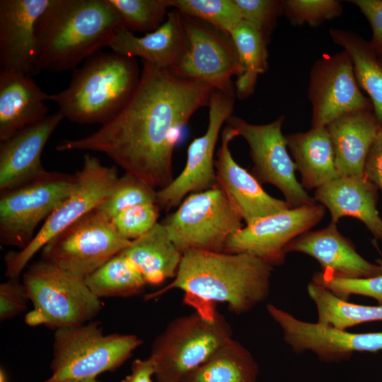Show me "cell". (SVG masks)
Wrapping results in <instances>:
<instances>
[{
	"mask_svg": "<svg viewBox=\"0 0 382 382\" xmlns=\"http://www.w3.org/2000/svg\"><path fill=\"white\" fill-rule=\"evenodd\" d=\"M378 187L365 175L340 176L316 189L313 199L330 213L331 223L344 216L361 221L376 239L382 240V219L377 210Z\"/></svg>",
	"mask_w": 382,
	"mask_h": 382,
	"instance_id": "cell-23",
	"label": "cell"
},
{
	"mask_svg": "<svg viewBox=\"0 0 382 382\" xmlns=\"http://www.w3.org/2000/svg\"><path fill=\"white\" fill-rule=\"evenodd\" d=\"M285 137L296 168L300 173L301 184L306 190L317 189L340 177L326 127H311L305 132Z\"/></svg>",
	"mask_w": 382,
	"mask_h": 382,
	"instance_id": "cell-26",
	"label": "cell"
},
{
	"mask_svg": "<svg viewBox=\"0 0 382 382\" xmlns=\"http://www.w3.org/2000/svg\"><path fill=\"white\" fill-rule=\"evenodd\" d=\"M49 98L31 76L0 71V142L47 117Z\"/></svg>",
	"mask_w": 382,
	"mask_h": 382,
	"instance_id": "cell-24",
	"label": "cell"
},
{
	"mask_svg": "<svg viewBox=\"0 0 382 382\" xmlns=\"http://www.w3.org/2000/svg\"><path fill=\"white\" fill-rule=\"evenodd\" d=\"M312 282L343 299L352 294L361 295L371 297L382 306V274L369 278L347 279L320 271L313 275Z\"/></svg>",
	"mask_w": 382,
	"mask_h": 382,
	"instance_id": "cell-37",
	"label": "cell"
},
{
	"mask_svg": "<svg viewBox=\"0 0 382 382\" xmlns=\"http://www.w3.org/2000/svg\"><path fill=\"white\" fill-rule=\"evenodd\" d=\"M156 191L137 177L125 173L119 177L108 198L97 209L111 220L129 207L156 203Z\"/></svg>",
	"mask_w": 382,
	"mask_h": 382,
	"instance_id": "cell-35",
	"label": "cell"
},
{
	"mask_svg": "<svg viewBox=\"0 0 382 382\" xmlns=\"http://www.w3.org/2000/svg\"><path fill=\"white\" fill-rule=\"evenodd\" d=\"M134 58L99 51L74 70L64 91L50 95L64 118L78 124H105L125 106L140 78Z\"/></svg>",
	"mask_w": 382,
	"mask_h": 382,
	"instance_id": "cell-4",
	"label": "cell"
},
{
	"mask_svg": "<svg viewBox=\"0 0 382 382\" xmlns=\"http://www.w3.org/2000/svg\"><path fill=\"white\" fill-rule=\"evenodd\" d=\"M51 1H0V71L38 74L35 24Z\"/></svg>",
	"mask_w": 382,
	"mask_h": 382,
	"instance_id": "cell-19",
	"label": "cell"
},
{
	"mask_svg": "<svg viewBox=\"0 0 382 382\" xmlns=\"http://www.w3.org/2000/svg\"><path fill=\"white\" fill-rule=\"evenodd\" d=\"M364 175L382 192V127L366 156Z\"/></svg>",
	"mask_w": 382,
	"mask_h": 382,
	"instance_id": "cell-42",
	"label": "cell"
},
{
	"mask_svg": "<svg viewBox=\"0 0 382 382\" xmlns=\"http://www.w3.org/2000/svg\"><path fill=\"white\" fill-rule=\"evenodd\" d=\"M74 175L47 171L34 180L1 193L0 243L25 248L37 226L50 215L77 185Z\"/></svg>",
	"mask_w": 382,
	"mask_h": 382,
	"instance_id": "cell-11",
	"label": "cell"
},
{
	"mask_svg": "<svg viewBox=\"0 0 382 382\" xmlns=\"http://www.w3.org/2000/svg\"><path fill=\"white\" fill-rule=\"evenodd\" d=\"M29 297L23 281L10 277L0 284V320L4 322L27 309Z\"/></svg>",
	"mask_w": 382,
	"mask_h": 382,
	"instance_id": "cell-40",
	"label": "cell"
},
{
	"mask_svg": "<svg viewBox=\"0 0 382 382\" xmlns=\"http://www.w3.org/2000/svg\"><path fill=\"white\" fill-rule=\"evenodd\" d=\"M237 136L236 130L226 125L221 132V146L216 152L214 167L217 184L245 225L291 208L285 200L268 195L255 177L233 159L229 144Z\"/></svg>",
	"mask_w": 382,
	"mask_h": 382,
	"instance_id": "cell-18",
	"label": "cell"
},
{
	"mask_svg": "<svg viewBox=\"0 0 382 382\" xmlns=\"http://www.w3.org/2000/svg\"><path fill=\"white\" fill-rule=\"evenodd\" d=\"M284 120L281 115L272 122L253 125L232 115L226 123L248 142L253 162L252 174L260 183L277 187L291 207L316 203L296 177V166L282 132Z\"/></svg>",
	"mask_w": 382,
	"mask_h": 382,
	"instance_id": "cell-13",
	"label": "cell"
},
{
	"mask_svg": "<svg viewBox=\"0 0 382 382\" xmlns=\"http://www.w3.org/2000/svg\"><path fill=\"white\" fill-rule=\"evenodd\" d=\"M368 20L372 30L370 42L376 52L382 50V0H351Z\"/></svg>",
	"mask_w": 382,
	"mask_h": 382,
	"instance_id": "cell-41",
	"label": "cell"
},
{
	"mask_svg": "<svg viewBox=\"0 0 382 382\" xmlns=\"http://www.w3.org/2000/svg\"><path fill=\"white\" fill-rule=\"evenodd\" d=\"M130 31L151 33L164 22L170 0H108Z\"/></svg>",
	"mask_w": 382,
	"mask_h": 382,
	"instance_id": "cell-34",
	"label": "cell"
},
{
	"mask_svg": "<svg viewBox=\"0 0 382 382\" xmlns=\"http://www.w3.org/2000/svg\"><path fill=\"white\" fill-rule=\"evenodd\" d=\"M131 241L96 208L51 239L40 250L41 257L85 279Z\"/></svg>",
	"mask_w": 382,
	"mask_h": 382,
	"instance_id": "cell-10",
	"label": "cell"
},
{
	"mask_svg": "<svg viewBox=\"0 0 382 382\" xmlns=\"http://www.w3.org/2000/svg\"><path fill=\"white\" fill-rule=\"evenodd\" d=\"M122 253L146 284L152 285L173 279L183 257L161 223H157L148 233L132 241Z\"/></svg>",
	"mask_w": 382,
	"mask_h": 382,
	"instance_id": "cell-27",
	"label": "cell"
},
{
	"mask_svg": "<svg viewBox=\"0 0 382 382\" xmlns=\"http://www.w3.org/2000/svg\"><path fill=\"white\" fill-rule=\"evenodd\" d=\"M242 217L219 186L188 195L161 223L177 248L224 252L228 237L243 227Z\"/></svg>",
	"mask_w": 382,
	"mask_h": 382,
	"instance_id": "cell-8",
	"label": "cell"
},
{
	"mask_svg": "<svg viewBox=\"0 0 382 382\" xmlns=\"http://www.w3.org/2000/svg\"><path fill=\"white\" fill-rule=\"evenodd\" d=\"M231 96L214 90L209 106L205 133L192 140L180 174L167 186L156 191V204L166 211L179 205L188 195L217 185L214 153L221 127L232 115L235 101Z\"/></svg>",
	"mask_w": 382,
	"mask_h": 382,
	"instance_id": "cell-15",
	"label": "cell"
},
{
	"mask_svg": "<svg viewBox=\"0 0 382 382\" xmlns=\"http://www.w3.org/2000/svg\"><path fill=\"white\" fill-rule=\"evenodd\" d=\"M76 175V187L43 222L31 242L22 250L5 255V274L8 278L18 277L35 255L51 239L98 208L108 198L119 178L116 167L103 166L89 154L84 156L82 168Z\"/></svg>",
	"mask_w": 382,
	"mask_h": 382,
	"instance_id": "cell-9",
	"label": "cell"
},
{
	"mask_svg": "<svg viewBox=\"0 0 382 382\" xmlns=\"http://www.w3.org/2000/svg\"><path fill=\"white\" fill-rule=\"evenodd\" d=\"M182 19L186 48L178 64L169 71L236 96L232 77L240 76L243 67L231 35L185 14H182Z\"/></svg>",
	"mask_w": 382,
	"mask_h": 382,
	"instance_id": "cell-12",
	"label": "cell"
},
{
	"mask_svg": "<svg viewBox=\"0 0 382 382\" xmlns=\"http://www.w3.org/2000/svg\"><path fill=\"white\" fill-rule=\"evenodd\" d=\"M342 11L341 3L335 0L284 1V11L295 25L307 23L316 26L325 21L338 17Z\"/></svg>",
	"mask_w": 382,
	"mask_h": 382,
	"instance_id": "cell-36",
	"label": "cell"
},
{
	"mask_svg": "<svg viewBox=\"0 0 382 382\" xmlns=\"http://www.w3.org/2000/svg\"><path fill=\"white\" fill-rule=\"evenodd\" d=\"M381 127L370 110L344 115L326 126L340 176L364 174L366 156Z\"/></svg>",
	"mask_w": 382,
	"mask_h": 382,
	"instance_id": "cell-25",
	"label": "cell"
},
{
	"mask_svg": "<svg viewBox=\"0 0 382 382\" xmlns=\"http://www.w3.org/2000/svg\"><path fill=\"white\" fill-rule=\"evenodd\" d=\"M258 374L250 351L231 338L181 382H257Z\"/></svg>",
	"mask_w": 382,
	"mask_h": 382,
	"instance_id": "cell-28",
	"label": "cell"
},
{
	"mask_svg": "<svg viewBox=\"0 0 382 382\" xmlns=\"http://www.w3.org/2000/svg\"><path fill=\"white\" fill-rule=\"evenodd\" d=\"M156 368L153 361L148 357L145 359H135L131 366V372L121 382H153Z\"/></svg>",
	"mask_w": 382,
	"mask_h": 382,
	"instance_id": "cell-43",
	"label": "cell"
},
{
	"mask_svg": "<svg viewBox=\"0 0 382 382\" xmlns=\"http://www.w3.org/2000/svg\"><path fill=\"white\" fill-rule=\"evenodd\" d=\"M231 36L243 67V73L236 80L235 93L239 99H244L253 93L258 76L267 69L270 39L244 21Z\"/></svg>",
	"mask_w": 382,
	"mask_h": 382,
	"instance_id": "cell-30",
	"label": "cell"
},
{
	"mask_svg": "<svg viewBox=\"0 0 382 382\" xmlns=\"http://www.w3.org/2000/svg\"><path fill=\"white\" fill-rule=\"evenodd\" d=\"M182 14L202 20L230 34L243 18L233 0H170Z\"/></svg>",
	"mask_w": 382,
	"mask_h": 382,
	"instance_id": "cell-33",
	"label": "cell"
},
{
	"mask_svg": "<svg viewBox=\"0 0 382 382\" xmlns=\"http://www.w3.org/2000/svg\"><path fill=\"white\" fill-rule=\"evenodd\" d=\"M186 44L182 14L173 9L168 13L166 21L158 28L141 37L136 36L124 25L119 27L108 47L118 54L140 57L171 71L180 62Z\"/></svg>",
	"mask_w": 382,
	"mask_h": 382,
	"instance_id": "cell-22",
	"label": "cell"
},
{
	"mask_svg": "<svg viewBox=\"0 0 382 382\" xmlns=\"http://www.w3.org/2000/svg\"><path fill=\"white\" fill-rule=\"evenodd\" d=\"M329 33L333 42L349 55L357 81L369 95L374 114L382 126V61L370 42L357 34L336 28Z\"/></svg>",
	"mask_w": 382,
	"mask_h": 382,
	"instance_id": "cell-29",
	"label": "cell"
},
{
	"mask_svg": "<svg viewBox=\"0 0 382 382\" xmlns=\"http://www.w3.org/2000/svg\"><path fill=\"white\" fill-rule=\"evenodd\" d=\"M85 282L99 299L137 296L144 292L147 284L122 251L88 276Z\"/></svg>",
	"mask_w": 382,
	"mask_h": 382,
	"instance_id": "cell-32",
	"label": "cell"
},
{
	"mask_svg": "<svg viewBox=\"0 0 382 382\" xmlns=\"http://www.w3.org/2000/svg\"><path fill=\"white\" fill-rule=\"evenodd\" d=\"M272 270V265L248 253L190 250L183 253L173 280L145 299L177 289L185 292V302L195 309L221 302L241 315L266 300Z\"/></svg>",
	"mask_w": 382,
	"mask_h": 382,
	"instance_id": "cell-2",
	"label": "cell"
},
{
	"mask_svg": "<svg viewBox=\"0 0 382 382\" xmlns=\"http://www.w3.org/2000/svg\"><path fill=\"white\" fill-rule=\"evenodd\" d=\"M159 210L156 203L139 204L120 212L111 221L122 236L133 241L148 233L158 223Z\"/></svg>",
	"mask_w": 382,
	"mask_h": 382,
	"instance_id": "cell-38",
	"label": "cell"
},
{
	"mask_svg": "<svg viewBox=\"0 0 382 382\" xmlns=\"http://www.w3.org/2000/svg\"><path fill=\"white\" fill-rule=\"evenodd\" d=\"M64 117L58 111L0 143V192L24 185L47 173L44 147Z\"/></svg>",
	"mask_w": 382,
	"mask_h": 382,
	"instance_id": "cell-20",
	"label": "cell"
},
{
	"mask_svg": "<svg viewBox=\"0 0 382 382\" xmlns=\"http://www.w3.org/2000/svg\"><path fill=\"white\" fill-rule=\"evenodd\" d=\"M270 317L279 325L284 340L298 353L311 351L325 362L349 359L354 352L382 350V332L354 333L320 323L301 320L272 303Z\"/></svg>",
	"mask_w": 382,
	"mask_h": 382,
	"instance_id": "cell-17",
	"label": "cell"
},
{
	"mask_svg": "<svg viewBox=\"0 0 382 382\" xmlns=\"http://www.w3.org/2000/svg\"><path fill=\"white\" fill-rule=\"evenodd\" d=\"M142 344L134 334H104L99 321L55 330L51 375L44 382L96 378L122 365Z\"/></svg>",
	"mask_w": 382,
	"mask_h": 382,
	"instance_id": "cell-6",
	"label": "cell"
},
{
	"mask_svg": "<svg viewBox=\"0 0 382 382\" xmlns=\"http://www.w3.org/2000/svg\"><path fill=\"white\" fill-rule=\"evenodd\" d=\"M231 338L230 324L213 305L175 318L151 347L156 382H181Z\"/></svg>",
	"mask_w": 382,
	"mask_h": 382,
	"instance_id": "cell-5",
	"label": "cell"
},
{
	"mask_svg": "<svg viewBox=\"0 0 382 382\" xmlns=\"http://www.w3.org/2000/svg\"><path fill=\"white\" fill-rule=\"evenodd\" d=\"M141 61L139 83L121 110L96 132L63 140L56 149L103 153L125 173L160 190L173 180L172 159L179 134L192 115L209 104L215 89Z\"/></svg>",
	"mask_w": 382,
	"mask_h": 382,
	"instance_id": "cell-1",
	"label": "cell"
},
{
	"mask_svg": "<svg viewBox=\"0 0 382 382\" xmlns=\"http://www.w3.org/2000/svg\"><path fill=\"white\" fill-rule=\"evenodd\" d=\"M284 252L306 254L316 259L322 272L340 278H369L382 274V260L371 263L361 257L350 240L330 223L318 231H308L292 240Z\"/></svg>",
	"mask_w": 382,
	"mask_h": 382,
	"instance_id": "cell-21",
	"label": "cell"
},
{
	"mask_svg": "<svg viewBox=\"0 0 382 382\" xmlns=\"http://www.w3.org/2000/svg\"><path fill=\"white\" fill-rule=\"evenodd\" d=\"M23 283L33 310L25 322L54 330L92 321L103 303L88 287L85 279L44 260L24 272Z\"/></svg>",
	"mask_w": 382,
	"mask_h": 382,
	"instance_id": "cell-7",
	"label": "cell"
},
{
	"mask_svg": "<svg viewBox=\"0 0 382 382\" xmlns=\"http://www.w3.org/2000/svg\"><path fill=\"white\" fill-rule=\"evenodd\" d=\"M378 56V57L380 58V59L382 61V50H380V51H378V52H376Z\"/></svg>",
	"mask_w": 382,
	"mask_h": 382,
	"instance_id": "cell-46",
	"label": "cell"
},
{
	"mask_svg": "<svg viewBox=\"0 0 382 382\" xmlns=\"http://www.w3.org/2000/svg\"><path fill=\"white\" fill-rule=\"evenodd\" d=\"M57 382H100L96 378H87V379H69Z\"/></svg>",
	"mask_w": 382,
	"mask_h": 382,
	"instance_id": "cell-44",
	"label": "cell"
},
{
	"mask_svg": "<svg viewBox=\"0 0 382 382\" xmlns=\"http://www.w3.org/2000/svg\"><path fill=\"white\" fill-rule=\"evenodd\" d=\"M307 291L316 306L318 323L346 330L359 324L382 321L381 305L371 306L348 302L312 281Z\"/></svg>",
	"mask_w": 382,
	"mask_h": 382,
	"instance_id": "cell-31",
	"label": "cell"
},
{
	"mask_svg": "<svg viewBox=\"0 0 382 382\" xmlns=\"http://www.w3.org/2000/svg\"><path fill=\"white\" fill-rule=\"evenodd\" d=\"M122 17L108 0H52L35 24L38 73L74 70L108 47Z\"/></svg>",
	"mask_w": 382,
	"mask_h": 382,
	"instance_id": "cell-3",
	"label": "cell"
},
{
	"mask_svg": "<svg viewBox=\"0 0 382 382\" xmlns=\"http://www.w3.org/2000/svg\"><path fill=\"white\" fill-rule=\"evenodd\" d=\"M308 98L312 105V127H326L338 117L373 109L361 93L352 61L347 52L318 59L310 72Z\"/></svg>",
	"mask_w": 382,
	"mask_h": 382,
	"instance_id": "cell-16",
	"label": "cell"
},
{
	"mask_svg": "<svg viewBox=\"0 0 382 382\" xmlns=\"http://www.w3.org/2000/svg\"><path fill=\"white\" fill-rule=\"evenodd\" d=\"M325 207H291L243 226L227 239L224 252L253 255L272 267L284 263L286 246L324 217Z\"/></svg>",
	"mask_w": 382,
	"mask_h": 382,
	"instance_id": "cell-14",
	"label": "cell"
},
{
	"mask_svg": "<svg viewBox=\"0 0 382 382\" xmlns=\"http://www.w3.org/2000/svg\"><path fill=\"white\" fill-rule=\"evenodd\" d=\"M0 382H8V376L4 368L0 369Z\"/></svg>",
	"mask_w": 382,
	"mask_h": 382,
	"instance_id": "cell-45",
	"label": "cell"
},
{
	"mask_svg": "<svg viewBox=\"0 0 382 382\" xmlns=\"http://www.w3.org/2000/svg\"><path fill=\"white\" fill-rule=\"evenodd\" d=\"M243 21L270 39L277 17L284 11V1L233 0Z\"/></svg>",
	"mask_w": 382,
	"mask_h": 382,
	"instance_id": "cell-39",
	"label": "cell"
}]
</instances>
